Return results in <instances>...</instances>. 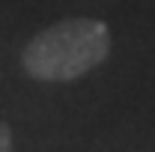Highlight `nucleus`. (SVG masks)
<instances>
[{"label": "nucleus", "instance_id": "1", "mask_svg": "<svg viewBox=\"0 0 155 152\" xmlns=\"http://www.w3.org/2000/svg\"><path fill=\"white\" fill-rule=\"evenodd\" d=\"M110 54V30L96 18H63L24 45L21 66L39 81H75Z\"/></svg>", "mask_w": 155, "mask_h": 152}, {"label": "nucleus", "instance_id": "2", "mask_svg": "<svg viewBox=\"0 0 155 152\" xmlns=\"http://www.w3.org/2000/svg\"><path fill=\"white\" fill-rule=\"evenodd\" d=\"M0 152H12V131L6 122H0Z\"/></svg>", "mask_w": 155, "mask_h": 152}]
</instances>
